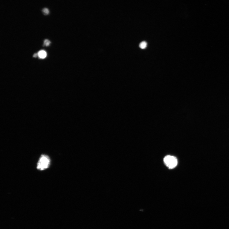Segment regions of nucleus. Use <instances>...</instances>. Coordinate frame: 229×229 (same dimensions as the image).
<instances>
[{
	"instance_id": "39448f33",
	"label": "nucleus",
	"mask_w": 229,
	"mask_h": 229,
	"mask_svg": "<svg viewBox=\"0 0 229 229\" xmlns=\"http://www.w3.org/2000/svg\"><path fill=\"white\" fill-rule=\"evenodd\" d=\"M43 12L45 15H47L49 13V10L47 8H44L43 9Z\"/></svg>"
},
{
	"instance_id": "20e7f679",
	"label": "nucleus",
	"mask_w": 229,
	"mask_h": 229,
	"mask_svg": "<svg viewBox=\"0 0 229 229\" xmlns=\"http://www.w3.org/2000/svg\"><path fill=\"white\" fill-rule=\"evenodd\" d=\"M147 46V43L145 41L142 42H141L140 44H139V47L141 49L145 48Z\"/></svg>"
},
{
	"instance_id": "0eeeda50",
	"label": "nucleus",
	"mask_w": 229,
	"mask_h": 229,
	"mask_svg": "<svg viewBox=\"0 0 229 229\" xmlns=\"http://www.w3.org/2000/svg\"><path fill=\"white\" fill-rule=\"evenodd\" d=\"M37 54H35V55H34V57H36L37 56Z\"/></svg>"
},
{
	"instance_id": "423d86ee",
	"label": "nucleus",
	"mask_w": 229,
	"mask_h": 229,
	"mask_svg": "<svg viewBox=\"0 0 229 229\" xmlns=\"http://www.w3.org/2000/svg\"><path fill=\"white\" fill-rule=\"evenodd\" d=\"M51 43V42H50L48 39H45L44 42V46H48Z\"/></svg>"
},
{
	"instance_id": "f03ea898",
	"label": "nucleus",
	"mask_w": 229,
	"mask_h": 229,
	"mask_svg": "<svg viewBox=\"0 0 229 229\" xmlns=\"http://www.w3.org/2000/svg\"><path fill=\"white\" fill-rule=\"evenodd\" d=\"M164 162L169 168L173 169L177 166L178 161L177 158L173 156L167 155L164 159Z\"/></svg>"
},
{
	"instance_id": "7ed1b4c3",
	"label": "nucleus",
	"mask_w": 229,
	"mask_h": 229,
	"mask_svg": "<svg viewBox=\"0 0 229 229\" xmlns=\"http://www.w3.org/2000/svg\"><path fill=\"white\" fill-rule=\"evenodd\" d=\"M47 54L46 52L44 51H40L38 54V55L40 58L44 59L47 56Z\"/></svg>"
},
{
	"instance_id": "f257e3e1",
	"label": "nucleus",
	"mask_w": 229,
	"mask_h": 229,
	"mask_svg": "<svg viewBox=\"0 0 229 229\" xmlns=\"http://www.w3.org/2000/svg\"><path fill=\"white\" fill-rule=\"evenodd\" d=\"M51 162V159L48 156L42 155L39 159L37 168L39 170H45L49 167Z\"/></svg>"
}]
</instances>
